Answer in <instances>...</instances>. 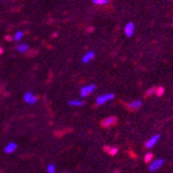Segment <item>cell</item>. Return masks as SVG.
<instances>
[{
	"label": "cell",
	"mask_w": 173,
	"mask_h": 173,
	"mask_svg": "<svg viewBox=\"0 0 173 173\" xmlns=\"http://www.w3.org/2000/svg\"><path fill=\"white\" fill-rule=\"evenodd\" d=\"M48 172L49 173H55L56 172V168L54 166V164H50L48 166Z\"/></svg>",
	"instance_id": "e0dca14e"
},
{
	"label": "cell",
	"mask_w": 173,
	"mask_h": 173,
	"mask_svg": "<svg viewBox=\"0 0 173 173\" xmlns=\"http://www.w3.org/2000/svg\"><path fill=\"white\" fill-rule=\"evenodd\" d=\"M29 50V46L25 43H22V44H19L18 47H17V51L20 53H25L27 51Z\"/></svg>",
	"instance_id": "7c38bea8"
},
{
	"label": "cell",
	"mask_w": 173,
	"mask_h": 173,
	"mask_svg": "<svg viewBox=\"0 0 173 173\" xmlns=\"http://www.w3.org/2000/svg\"><path fill=\"white\" fill-rule=\"evenodd\" d=\"M69 104L73 106V107H80V106L83 104V100H78V99H73V100H69Z\"/></svg>",
	"instance_id": "8fae6325"
},
{
	"label": "cell",
	"mask_w": 173,
	"mask_h": 173,
	"mask_svg": "<svg viewBox=\"0 0 173 173\" xmlns=\"http://www.w3.org/2000/svg\"><path fill=\"white\" fill-rule=\"evenodd\" d=\"M17 149V145L15 143H8V145L6 146V148H4V152L6 153H13Z\"/></svg>",
	"instance_id": "30bf717a"
},
{
	"label": "cell",
	"mask_w": 173,
	"mask_h": 173,
	"mask_svg": "<svg viewBox=\"0 0 173 173\" xmlns=\"http://www.w3.org/2000/svg\"><path fill=\"white\" fill-rule=\"evenodd\" d=\"M156 92V88H151V89H149L148 91H146V93H145V96L146 97H149V96H151V95H153L154 93Z\"/></svg>",
	"instance_id": "5bb4252c"
},
{
	"label": "cell",
	"mask_w": 173,
	"mask_h": 173,
	"mask_svg": "<svg viewBox=\"0 0 173 173\" xmlns=\"http://www.w3.org/2000/svg\"><path fill=\"white\" fill-rule=\"evenodd\" d=\"M172 19H173V17H172Z\"/></svg>",
	"instance_id": "44dd1931"
},
{
	"label": "cell",
	"mask_w": 173,
	"mask_h": 173,
	"mask_svg": "<svg viewBox=\"0 0 173 173\" xmlns=\"http://www.w3.org/2000/svg\"><path fill=\"white\" fill-rule=\"evenodd\" d=\"M115 95L112 93H108V94H102V95H99L96 98V104L98 106H102V104H106V102H110L112 99H114Z\"/></svg>",
	"instance_id": "6da1fadb"
},
{
	"label": "cell",
	"mask_w": 173,
	"mask_h": 173,
	"mask_svg": "<svg viewBox=\"0 0 173 173\" xmlns=\"http://www.w3.org/2000/svg\"><path fill=\"white\" fill-rule=\"evenodd\" d=\"M116 120H117V119H116L115 116H109V117L102 119V126L104 127V128H109V127H111V126H114V125L116 124Z\"/></svg>",
	"instance_id": "3957f363"
},
{
	"label": "cell",
	"mask_w": 173,
	"mask_h": 173,
	"mask_svg": "<svg viewBox=\"0 0 173 173\" xmlns=\"http://www.w3.org/2000/svg\"><path fill=\"white\" fill-rule=\"evenodd\" d=\"M23 99H25V102H28L30 104H34L37 102V96H35L32 92H27L25 94V96H23Z\"/></svg>",
	"instance_id": "8992f818"
},
{
	"label": "cell",
	"mask_w": 173,
	"mask_h": 173,
	"mask_svg": "<svg viewBox=\"0 0 173 173\" xmlns=\"http://www.w3.org/2000/svg\"><path fill=\"white\" fill-rule=\"evenodd\" d=\"M96 89V85H85L81 88L80 90V96L81 97H87L89 96L90 94H92L95 91Z\"/></svg>",
	"instance_id": "7a4b0ae2"
},
{
	"label": "cell",
	"mask_w": 173,
	"mask_h": 173,
	"mask_svg": "<svg viewBox=\"0 0 173 173\" xmlns=\"http://www.w3.org/2000/svg\"><path fill=\"white\" fill-rule=\"evenodd\" d=\"M22 37H23V32H22V31H17L13 39H14L15 41H18V40H20Z\"/></svg>",
	"instance_id": "4fadbf2b"
},
{
	"label": "cell",
	"mask_w": 173,
	"mask_h": 173,
	"mask_svg": "<svg viewBox=\"0 0 173 173\" xmlns=\"http://www.w3.org/2000/svg\"><path fill=\"white\" fill-rule=\"evenodd\" d=\"M162 164H164V159L162 158H156L155 160H153V162L149 165V170L150 171H156L158 170L159 168L162 167Z\"/></svg>",
	"instance_id": "277c9868"
},
{
	"label": "cell",
	"mask_w": 173,
	"mask_h": 173,
	"mask_svg": "<svg viewBox=\"0 0 173 173\" xmlns=\"http://www.w3.org/2000/svg\"><path fill=\"white\" fill-rule=\"evenodd\" d=\"M134 29H135V25L133 22H128V23L125 25L124 32L127 37H132V36H133V34H134Z\"/></svg>",
	"instance_id": "5b68a950"
},
{
	"label": "cell",
	"mask_w": 173,
	"mask_h": 173,
	"mask_svg": "<svg viewBox=\"0 0 173 173\" xmlns=\"http://www.w3.org/2000/svg\"><path fill=\"white\" fill-rule=\"evenodd\" d=\"M164 93H165V88H164V87H158V88H156L155 94H156L157 96H162Z\"/></svg>",
	"instance_id": "9a60e30c"
},
{
	"label": "cell",
	"mask_w": 173,
	"mask_h": 173,
	"mask_svg": "<svg viewBox=\"0 0 173 173\" xmlns=\"http://www.w3.org/2000/svg\"><path fill=\"white\" fill-rule=\"evenodd\" d=\"M114 173H118V171H115V172H114Z\"/></svg>",
	"instance_id": "ffe728a7"
},
{
	"label": "cell",
	"mask_w": 173,
	"mask_h": 173,
	"mask_svg": "<svg viewBox=\"0 0 173 173\" xmlns=\"http://www.w3.org/2000/svg\"><path fill=\"white\" fill-rule=\"evenodd\" d=\"M158 139H159V135L158 134L153 135L151 138H149V139L146 141L145 147H146V148H148V149L152 148V147H154V145H155V144L158 141Z\"/></svg>",
	"instance_id": "52a82bcc"
},
{
	"label": "cell",
	"mask_w": 173,
	"mask_h": 173,
	"mask_svg": "<svg viewBox=\"0 0 173 173\" xmlns=\"http://www.w3.org/2000/svg\"><path fill=\"white\" fill-rule=\"evenodd\" d=\"M118 152V149L116 148V147H113L112 149H110V151H109V154L110 155H115L116 153Z\"/></svg>",
	"instance_id": "ac0fdd59"
},
{
	"label": "cell",
	"mask_w": 173,
	"mask_h": 173,
	"mask_svg": "<svg viewBox=\"0 0 173 173\" xmlns=\"http://www.w3.org/2000/svg\"><path fill=\"white\" fill-rule=\"evenodd\" d=\"M141 104H143L141 100H134V102H131L130 104H128L127 107L131 111H136L137 109H139V108L141 107Z\"/></svg>",
	"instance_id": "ba28073f"
},
{
	"label": "cell",
	"mask_w": 173,
	"mask_h": 173,
	"mask_svg": "<svg viewBox=\"0 0 173 173\" xmlns=\"http://www.w3.org/2000/svg\"><path fill=\"white\" fill-rule=\"evenodd\" d=\"M94 57H95V53L92 52V51H91V52L85 53V55H83V63L90 62L91 60H93Z\"/></svg>",
	"instance_id": "9c48e42d"
},
{
	"label": "cell",
	"mask_w": 173,
	"mask_h": 173,
	"mask_svg": "<svg viewBox=\"0 0 173 173\" xmlns=\"http://www.w3.org/2000/svg\"><path fill=\"white\" fill-rule=\"evenodd\" d=\"M152 158H153V154L152 153H147L145 155V162H147V164H150Z\"/></svg>",
	"instance_id": "2e32d148"
},
{
	"label": "cell",
	"mask_w": 173,
	"mask_h": 173,
	"mask_svg": "<svg viewBox=\"0 0 173 173\" xmlns=\"http://www.w3.org/2000/svg\"><path fill=\"white\" fill-rule=\"evenodd\" d=\"M93 3H95V4H106V3H108L107 0H94Z\"/></svg>",
	"instance_id": "d6986e66"
}]
</instances>
